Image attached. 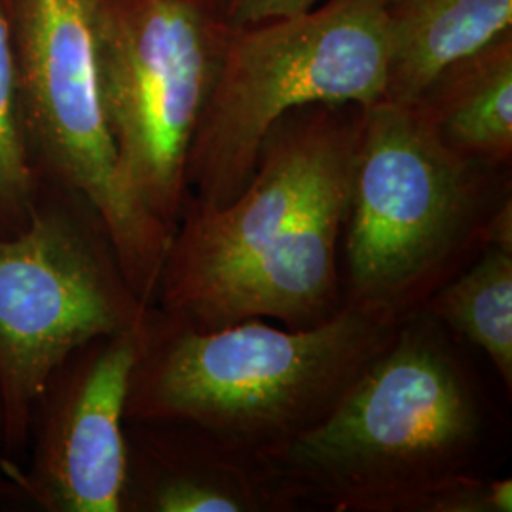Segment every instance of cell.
Masks as SVG:
<instances>
[{
  "label": "cell",
  "mask_w": 512,
  "mask_h": 512,
  "mask_svg": "<svg viewBox=\"0 0 512 512\" xmlns=\"http://www.w3.org/2000/svg\"><path fill=\"white\" fill-rule=\"evenodd\" d=\"M40 184L21 110L12 0H0V238L29 224Z\"/></svg>",
  "instance_id": "14"
},
{
  "label": "cell",
  "mask_w": 512,
  "mask_h": 512,
  "mask_svg": "<svg viewBox=\"0 0 512 512\" xmlns=\"http://www.w3.org/2000/svg\"><path fill=\"white\" fill-rule=\"evenodd\" d=\"M0 427H2V420H0Z\"/></svg>",
  "instance_id": "17"
},
{
  "label": "cell",
  "mask_w": 512,
  "mask_h": 512,
  "mask_svg": "<svg viewBox=\"0 0 512 512\" xmlns=\"http://www.w3.org/2000/svg\"><path fill=\"white\" fill-rule=\"evenodd\" d=\"M490 440L475 374L448 329L420 310L323 420L258 459L291 511L418 512L440 482L482 473Z\"/></svg>",
  "instance_id": "2"
},
{
  "label": "cell",
  "mask_w": 512,
  "mask_h": 512,
  "mask_svg": "<svg viewBox=\"0 0 512 512\" xmlns=\"http://www.w3.org/2000/svg\"><path fill=\"white\" fill-rule=\"evenodd\" d=\"M440 141L497 169L512 160V31L446 67L414 101Z\"/></svg>",
  "instance_id": "12"
},
{
  "label": "cell",
  "mask_w": 512,
  "mask_h": 512,
  "mask_svg": "<svg viewBox=\"0 0 512 512\" xmlns=\"http://www.w3.org/2000/svg\"><path fill=\"white\" fill-rule=\"evenodd\" d=\"M387 54V0H325L298 16L232 27L188 154L186 200L232 202L287 112L384 101Z\"/></svg>",
  "instance_id": "5"
},
{
  "label": "cell",
  "mask_w": 512,
  "mask_h": 512,
  "mask_svg": "<svg viewBox=\"0 0 512 512\" xmlns=\"http://www.w3.org/2000/svg\"><path fill=\"white\" fill-rule=\"evenodd\" d=\"M147 317L76 349L50 374L31 418L29 465L0 459V494L37 511L120 512L129 380Z\"/></svg>",
  "instance_id": "9"
},
{
  "label": "cell",
  "mask_w": 512,
  "mask_h": 512,
  "mask_svg": "<svg viewBox=\"0 0 512 512\" xmlns=\"http://www.w3.org/2000/svg\"><path fill=\"white\" fill-rule=\"evenodd\" d=\"M423 310L480 349L507 391L512 387V251L484 247Z\"/></svg>",
  "instance_id": "13"
},
{
  "label": "cell",
  "mask_w": 512,
  "mask_h": 512,
  "mask_svg": "<svg viewBox=\"0 0 512 512\" xmlns=\"http://www.w3.org/2000/svg\"><path fill=\"white\" fill-rule=\"evenodd\" d=\"M509 196V169L446 147L416 103L365 107L344 304L397 321L423 310L484 249L488 220Z\"/></svg>",
  "instance_id": "4"
},
{
  "label": "cell",
  "mask_w": 512,
  "mask_h": 512,
  "mask_svg": "<svg viewBox=\"0 0 512 512\" xmlns=\"http://www.w3.org/2000/svg\"><path fill=\"white\" fill-rule=\"evenodd\" d=\"M512 31V0H387L385 99L414 103L446 67Z\"/></svg>",
  "instance_id": "11"
},
{
  "label": "cell",
  "mask_w": 512,
  "mask_h": 512,
  "mask_svg": "<svg viewBox=\"0 0 512 512\" xmlns=\"http://www.w3.org/2000/svg\"><path fill=\"white\" fill-rule=\"evenodd\" d=\"M230 25L220 0H103L101 93L122 184L173 234Z\"/></svg>",
  "instance_id": "7"
},
{
  "label": "cell",
  "mask_w": 512,
  "mask_h": 512,
  "mask_svg": "<svg viewBox=\"0 0 512 512\" xmlns=\"http://www.w3.org/2000/svg\"><path fill=\"white\" fill-rule=\"evenodd\" d=\"M325 0H220L230 27H247L270 19L304 14Z\"/></svg>",
  "instance_id": "16"
},
{
  "label": "cell",
  "mask_w": 512,
  "mask_h": 512,
  "mask_svg": "<svg viewBox=\"0 0 512 512\" xmlns=\"http://www.w3.org/2000/svg\"><path fill=\"white\" fill-rule=\"evenodd\" d=\"M399 325L344 304L308 329H277L264 319L196 329L150 306L126 418L184 421L262 458L323 420Z\"/></svg>",
  "instance_id": "3"
},
{
  "label": "cell",
  "mask_w": 512,
  "mask_h": 512,
  "mask_svg": "<svg viewBox=\"0 0 512 512\" xmlns=\"http://www.w3.org/2000/svg\"><path fill=\"white\" fill-rule=\"evenodd\" d=\"M103 0H12L19 95L44 181L80 192L109 226L129 285L154 304L171 232L131 200L101 93Z\"/></svg>",
  "instance_id": "8"
},
{
  "label": "cell",
  "mask_w": 512,
  "mask_h": 512,
  "mask_svg": "<svg viewBox=\"0 0 512 512\" xmlns=\"http://www.w3.org/2000/svg\"><path fill=\"white\" fill-rule=\"evenodd\" d=\"M363 112L353 103L291 110L268 131L251 181L232 202L186 200L152 306L196 329L245 319L308 329L342 310L338 243Z\"/></svg>",
  "instance_id": "1"
},
{
  "label": "cell",
  "mask_w": 512,
  "mask_h": 512,
  "mask_svg": "<svg viewBox=\"0 0 512 512\" xmlns=\"http://www.w3.org/2000/svg\"><path fill=\"white\" fill-rule=\"evenodd\" d=\"M120 512H287V499L255 456L184 421L128 420Z\"/></svg>",
  "instance_id": "10"
},
{
  "label": "cell",
  "mask_w": 512,
  "mask_h": 512,
  "mask_svg": "<svg viewBox=\"0 0 512 512\" xmlns=\"http://www.w3.org/2000/svg\"><path fill=\"white\" fill-rule=\"evenodd\" d=\"M109 226L86 196L44 181L29 224L0 238V459L25 454L38 395L73 351L139 325Z\"/></svg>",
  "instance_id": "6"
},
{
  "label": "cell",
  "mask_w": 512,
  "mask_h": 512,
  "mask_svg": "<svg viewBox=\"0 0 512 512\" xmlns=\"http://www.w3.org/2000/svg\"><path fill=\"white\" fill-rule=\"evenodd\" d=\"M511 511V478H490L484 473L452 476L440 482L418 507V512Z\"/></svg>",
  "instance_id": "15"
}]
</instances>
